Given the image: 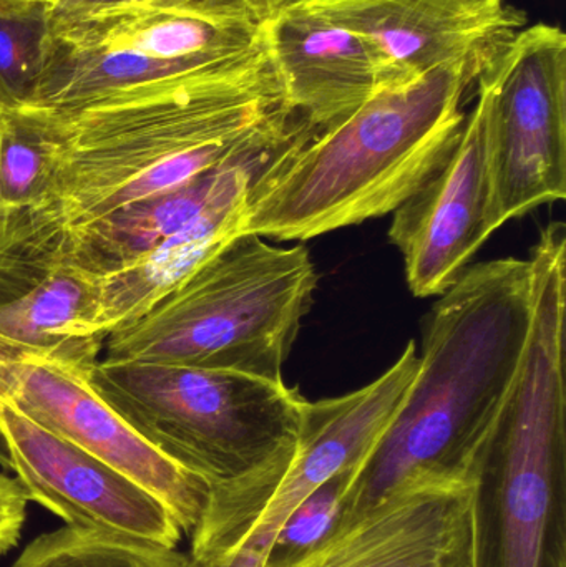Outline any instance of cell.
<instances>
[{
    "label": "cell",
    "mask_w": 566,
    "mask_h": 567,
    "mask_svg": "<svg viewBox=\"0 0 566 567\" xmlns=\"http://www.w3.org/2000/svg\"><path fill=\"white\" fill-rule=\"evenodd\" d=\"M494 233L484 115L475 103L444 165L395 209L389 238L411 292L439 297Z\"/></svg>",
    "instance_id": "4fadbf2b"
},
{
    "label": "cell",
    "mask_w": 566,
    "mask_h": 567,
    "mask_svg": "<svg viewBox=\"0 0 566 567\" xmlns=\"http://www.w3.org/2000/svg\"><path fill=\"white\" fill-rule=\"evenodd\" d=\"M318 272L305 246L239 236L140 319L106 336L105 360L231 370L282 380Z\"/></svg>",
    "instance_id": "5b68a950"
},
{
    "label": "cell",
    "mask_w": 566,
    "mask_h": 567,
    "mask_svg": "<svg viewBox=\"0 0 566 567\" xmlns=\"http://www.w3.org/2000/svg\"><path fill=\"white\" fill-rule=\"evenodd\" d=\"M52 13L56 16H72V13L89 12L102 7L115 6L126 0H45Z\"/></svg>",
    "instance_id": "603a6c76"
},
{
    "label": "cell",
    "mask_w": 566,
    "mask_h": 567,
    "mask_svg": "<svg viewBox=\"0 0 566 567\" xmlns=\"http://www.w3.org/2000/svg\"><path fill=\"white\" fill-rule=\"evenodd\" d=\"M96 299L99 276L60 266L25 292L0 302V342L95 367L106 339L90 336Z\"/></svg>",
    "instance_id": "e0dca14e"
},
{
    "label": "cell",
    "mask_w": 566,
    "mask_h": 567,
    "mask_svg": "<svg viewBox=\"0 0 566 567\" xmlns=\"http://www.w3.org/2000/svg\"><path fill=\"white\" fill-rule=\"evenodd\" d=\"M241 2L248 3L249 7L256 10L255 0H241ZM256 12H258V10H256Z\"/></svg>",
    "instance_id": "484cf974"
},
{
    "label": "cell",
    "mask_w": 566,
    "mask_h": 567,
    "mask_svg": "<svg viewBox=\"0 0 566 567\" xmlns=\"http://www.w3.org/2000/svg\"><path fill=\"white\" fill-rule=\"evenodd\" d=\"M469 483H419L392 493L315 548L268 567H467Z\"/></svg>",
    "instance_id": "5bb4252c"
},
{
    "label": "cell",
    "mask_w": 566,
    "mask_h": 567,
    "mask_svg": "<svg viewBox=\"0 0 566 567\" xmlns=\"http://www.w3.org/2000/svg\"><path fill=\"white\" fill-rule=\"evenodd\" d=\"M566 261H534L524 360L469 476L467 567H566Z\"/></svg>",
    "instance_id": "277c9868"
},
{
    "label": "cell",
    "mask_w": 566,
    "mask_h": 567,
    "mask_svg": "<svg viewBox=\"0 0 566 567\" xmlns=\"http://www.w3.org/2000/svg\"><path fill=\"white\" fill-rule=\"evenodd\" d=\"M246 205L248 199L216 206L135 265L99 276V299L90 336L106 337L140 319L162 297L243 236Z\"/></svg>",
    "instance_id": "2e32d148"
},
{
    "label": "cell",
    "mask_w": 566,
    "mask_h": 567,
    "mask_svg": "<svg viewBox=\"0 0 566 567\" xmlns=\"http://www.w3.org/2000/svg\"><path fill=\"white\" fill-rule=\"evenodd\" d=\"M0 466L29 499L69 528L150 548L176 549L182 528L169 506L126 473L33 422L0 395Z\"/></svg>",
    "instance_id": "9c48e42d"
},
{
    "label": "cell",
    "mask_w": 566,
    "mask_h": 567,
    "mask_svg": "<svg viewBox=\"0 0 566 567\" xmlns=\"http://www.w3.org/2000/svg\"><path fill=\"white\" fill-rule=\"evenodd\" d=\"M3 113H6V112H3ZM3 113H2V115H0V145H2ZM0 223H2V202H0Z\"/></svg>",
    "instance_id": "d4e9b609"
},
{
    "label": "cell",
    "mask_w": 566,
    "mask_h": 567,
    "mask_svg": "<svg viewBox=\"0 0 566 567\" xmlns=\"http://www.w3.org/2000/svg\"><path fill=\"white\" fill-rule=\"evenodd\" d=\"M374 50L389 83L442 66L484 75L528 25L511 0H315L305 3Z\"/></svg>",
    "instance_id": "8fae6325"
},
{
    "label": "cell",
    "mask_w": 566,
    "mask_h": 567,
    "mask_svg": "<svg viewBox=\"0 0 566 567\" xmlns=\"http://www.w3.org/2000/svg\"><path fill=\"white\" fill-rule=\"evenodd\" d=\"M52 155L42 198L0 226V302L55 268L70 238L306 125L285 105L268 50L62 110L19 109Z\"/></svg>",
    "instance_id": "6da1fadb"
},
{
    "label": "cell",
    "mask_w": 566,
    "mask_h": 567,
    "mask_svg": "<svg viewBox=\"0 0 566 567\" xmlns=\"http://www.w3.org/2000/svg\"><path fill=\"white\" fill-rule=\"evenodd\" d=\"M419 370L414 340L381 377L336 399L306 403L291 458L258 475L209 486L192 532L189 567H265L292 512L332 476L356 470L401 410Z\"/></svg>",
    "instance_id": "52a82bcc"
},
{
    "label": "cell",
    "mask_w": 566,
    "mask_h": 567,
    "mask_svg": "<svg viewBox=\"0 0 566 567\" xmlns=\"http://www.w3.org/2000/svg\"><path fill=\"white\" fill-rule=\"evenodd\" d=\"M351 473L349 470L332 476L289 515L272 542L265 567L299 558L335 529Z\"/></svg>",
    "instance_id": "44dd1931"
},
{
    "label": "cell",
    "mask_w": 566,
    "mask_h": 567,
    "mask_svg": "<svg viewBox=\"0 0 566 567\" xmlns=\"http://www.w3.org/2000/svg\"><path fill=\"white\" fill-rule=\"evenodd\" d=\"M0 2H13V0H0Z\"/></svg>",
    "instance_id": "83f0119b"
},
{
    "label": "cell",
    "mask_w": 566,
    "mask_h": 567,
    "mask_svg": "<svg viewBox=\"0 0 566 567\" xmlns=\"http://www.w3.org/2000/svg\"><path fill=\"white\" fill-rule=\"evenodd\" d=\"M92 383L133 432L209 486L291 458L308 403L285 380L176 363L103 359Z\"/></svg>",
    "instance_id": "8992f818"
},
{
    "label": "cell",
    "mask_w": 566,
    "mask_h": 567,
    "mask_svg": "<svg viewBox=\"0 0 566 567\" xmlns=\"http://www.w3.org/2000/svg\"><path fill=\"white\" fill-rule=\"evenodd\" d=\"M12 567H189L176 549L150 548L66 528L37 538Z\"/></svg>",
    "instance_id": "d6986e66"
},
{
    "label": "cell",
    "mask_w": 566,
    "mask_h": 567,
    "mask_svg": "<svg viewBox=\"0 0 566 567\" xmlns=\"http://www.w3.org/2000/svg\"><path fill=\"white\" fill-rule=\"evenodd\" d=\"M265 43L285 105L316 133L391 85L374 50L306 6L265 17Z\"/></svg>",
    "instance_id": "9a60e30c"
},
{
    "label": "cell",
    "mask_w": 566,
    "mask_h": 567,
    "mask_svg": "<svg viewBox=\"0 0 566 567\" xmlns=\"http://www.w3.org/2000/svg\"><path fill=\"white\" fill-rule=\"evenodd\" d=\"M315 2V0H255L256 10L263 17L271 16L289 7L305 6V3Z\"/></svg>",
    "instance_id": "cb8c5ba5"
},
{
    "label": "cell",
    "mask_w": 566,
    "mask_h": 567,
    "mask_svg": "<svg viewBox=\"0 0 566 567\" xmlns=\"http://www.w3.org/2000/svg\"><path fill=\"white\" fill-rule=\"evenodd\" d=\"M52 9L45 0L0 2V100L7 110L29 105L45 62Z\"/></svg>",
    "instance_id": "ac0fdd59"
},
{
    "label": "cell",
    "mask_w": 566,
    "mask_h": 567,
    "mask_svg": "<svg viewBox=\"0 0 566 567\" xmlns=\"http://www.w3.org/2000/svg\"><path fill=\"white\" fill-rule=\"evenodd\" d=\"M29 502L22 482L0 473V558L19 543Z\"/></svg>",
    "instance_id": "7402d4cb"
},
{
    "label": "cell",
    "mask_w": 566,
    "mask_h": 567,
    "mask_svg": "<svg viewBox=\"0 0 566 567\" xmlns=\"http://www.w3.org/2000/svg\"><path fill=\"white\" fill-rule=\"evenodd\" d=\"M534 299L528 259L469 266L424 320L414 383L352 470L338 523L419 483H469L517 380ZM336 523V525H338Z\"/></svg>",
    "instance_id": "7a4b0ae2"
},
{
    "label": "cell",
    "mask_w": 566,
    "mask_h": 567,
    "mask_svg": "<svg viewBox=\"0 0 566 567\" xmlns=\"http://www.w3.org/2000/svg\"><path fill=\"white\" fill-rule=\"evenodd\" d=\"M265 17L241 0H126L50 16V39L133 53L196 73L265 49Z\"/></svg>",
    "instance_id": "7c38bea8"
},
{
    "label": "cell",
    "mask_w": 566,
    "mask_h": 567,
    "mask_svg": "<svg viewBox=\"0 0 566 567\" xmlns=\"http://www.w3.org/2000/svg\"><path fill=\"white\" fill-rule=\"evenodd\" d=\"M95 367L0 342V395L33 422L142 483L192 535L209 485L150 446L92 383Z\"/></svg>",
    "instance_id": "30bf717a"
},
{
    "label": "cell",
    "mask_w": 566,
    "mask_h": 567,
    "mask_svg": "<svg viewBox=\"0 0 566 567\" xmlns=\"http://www.w3.org/2000/svg\"><path fill=\"white\" fill-rule=\"evenodd\" d=\"M477 80L457 65L382 86L256 182L243 235L308 241L394 213L451 155Z\"/></svg>",
    "instance_id": "3957f363"
},
{
    "label": "cell",
    "mask_w": 566,
    "mask_h": 567,
    "mask_svg": "<svg viewBox=\"0 0 566 567\" xmlns=\"http://www.w3.org/2000/svg\"><path fill=\"white\" fill-rule=\"evenodd\" d=\"M495 231L566 196V33L534 23L475 83Z\"/></svg>",
    "instance_id": "ba28073f"
},
{
    "label": "cell",
    "mask_w": 566,
    "mask_h": 567,
    "mask_svg": "<svg viewBox=\"0 0 566 567\" xmlns=\"http://www.w3.org/2000/svg\"><path fill=\"white\" fill-rule=\"evenodd\" d=\"M3 112H7L6 105H3L2 100H0V115H2Z\"/></svg>",
    "instance_id": "4316f807"
},
{
    "label": "cell",
    "mask_w": 566,
    "mask_h": 567,
    "mask_svg": "<svg viewBox=\"0 0 566 567\" xmlns=\"http://www.w3.org/2000/svg\"><path fill=\"white\" fill-rule=\"evenodd\" d=\"M50 173L52 155L39 130L22 113L7 110L0 145L2 223L32 208L42 198Z\"/></svg>",
    "instance_id": "ffe728a7"
}]
</instances>
